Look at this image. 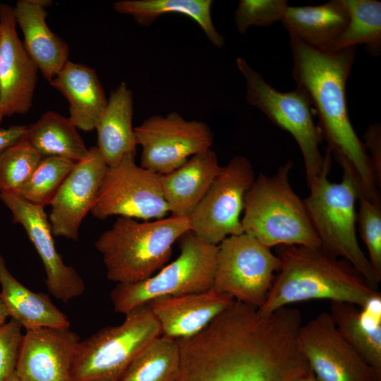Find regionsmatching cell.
Here are the masks:
<instances>
[{"mask_svg": "<svg viewBox=\"0 0 381 381\" xmlns=\"http://www.w3.org/2000/svg\"><path fill=\"white\" fill-rule=\"evenodd\" d=\"M301 312L263 315L234 301L198 334L176 339V381H294L310 370L299 343Z\"/></svg>", "mask_w": 381, "mask_h": 381, "instance_id": "cell-1", "label": "cell"}, {"mask_svg": "<svg viewBox=\"0 0 381 381\" xmlns=\"http://www.w3.org/2000/svg\"><path fill=\"white\" fill-rule=\"evenodd\" d=\"M294 66L292 77L316 109L318 128L327 150L351 171L360 196L380 201L379 183L366 147L350 121L346 84L356 56V47L337 52L310 46L289 34ZM380 186V185H379Z\"/></svg>", "mask_w": 381, "mask_h": 381, "instance_id": "cell-2", "label": "cell"}, {"mask_svg": "<svg viewBox=\"0 0 381 381\" xmlns=\"http://www.w3.org/2000/svg\"><path fill=\"white\" fill-rule=\"evenodd\" d=\"M281 267L264 304L263 315L297 302L328 299L363 306L378 291L348 261L321 248L278 246Z\"/></svg>", "mask_w": 381, "mask_h": 381, "instance_id": "cell-3", "label": "cell"}, {"mask_svg": "<svg viewBox=\"0 0 381 381\" xmlns=\"http://www.w3.org/2000/svg\"><path fill=\"white\" fill-rule=\"evenodd\" d=\"M190 230L189 218L170 216L139 222L119 217L95 242L107 277L119 283L144 280L169 260L174 243Z\"/></svg>", "mask_w": 381, "mask_h": 381, "instance_id": "cell-4", "label": "cell"}, {"mask_svg": "<svg viewBox=\"0 0 381 381\" xmlns=\"http://www.w3.org/2000/svg\"><path fill=\"white\" fill-rule=\"evenodd\" d=\"M293 165L288 161L273 176L260 174L255 177L245 195L243 232L269 248L282 245L320 248L303 201L291 186Z\"/></svg>", "mask_w": 381, "mask_h": 381, "instance_id": "cell-5", "label": "cell"}, {"mask_svg": "<svg viewBox=\"0 0 381 381\" xmlns=\"http://www.w3.org/2000/svg\"><path fill=\"white\" fill-rule=\"evenodd\" d=\"M332 154L326 150L322 169L309 186L303 203L320 241L328 255L348 261L368 282L377 289L378 283L368 258L361 250L356 233V203L360 196L351 169L346 165L340 183H331L328 174Z\"/></svg>", "mask_w": 381, "mask_h": 381, "instance_id": "cell-6", "label": "cell"}, {"mask_svg": "<svg viewBox=\"0 0 381 381\" xmlns=\"http://www.w3.org/2000/svg\"><path fill=\"white\" fill-rule=\"evenodd\" d=\"M125 315L121 325L104 327L80 341L71 381H119L136 355L162 334L147 303Z\"/></svg>", "mask_w": 381, "mask_h": 381, "instance_id": "cell-7", "label": "cell"}, {"mask_svg": "<svg viewBox=\"0 0 381 381\" xmlns=\"http://www.w3.org/2000/svg\"><path fill=\"white\" fill-rule=\"evenodd\" d=\"M177 241L180 255L158 273L142 281L116 284L110 294L115 311L126 314L155 298L213 287L217 246L202 241L190 230Z\"/></svg>", "mask_w": 381, "mask_h": 381, "instance_id": "cell-8", "label": "cell"}, {"mask_svg": "<svg viewBox=\"0 0 381 381\" xmlns=\"http://www.w3.org/2000/svg\"><path fill=\"white\" fill-rule=\"evenodd\" d=\"M236 66L246 83V102L259 109L272 122L288 131L301 151L309 187L320 174L325 163L319 145L322 135L313 119L311 102L300 87L290 92H280L253 70L243 57L236 60Z\"/></svg>", "mask_w": 381, "mask_h": 381, "instance_id": "cell-9", "label": "cell"}, {"mask_svg": "<svg viewBox=\"0 0 381 381\" xmlns=\"http://www.w3.org/2000/svg\"><path fill=\"white\" fill-rule=\"evenodd\" d=\"M270 248L246 233L224 238L217 245L213 288L260 308L281 267Z\"/></svg>", "mask_w": 381, "mask_h": 381, "instance_id": "cell-10", "label": "cell"}, {"mask_svg": "<svg viewBox=\"0 0 381 381\" xmlns=\"http://www.w3.org/2000/svg\"><path fill=\"white\" fill-rule=\"evenodd\" d=\"M255 179L250 161L236 155L222 167L189 217L190 231L202 241L218 245L243 232L240 218L245 195Z\"/></svg>", "mask_w": 381, "mask_h": 381, "instance_id": "cell-11", "label": "cell"}, {"mask_svg": "<svg viewBox=\"0 0 381 381\" xmlns=\"http://www.w3.org/2000/svg\"><path fill=\"white\" fill-rule=\"evenodd\" d=\"M134 134L137 145L142 147L140 166L159 175L210 149L214 140L205 122L187 120L176 111L150 116L134 127Z\"/></svg>", "mask_w": 381, "mask_h": 381, "instance_id": "cell-12", "label": "cell"}, {"mask_svg": "<svg viewBox=\"0 0 381 381\" xmlns=\"http://www.w3.org/2000/svg\"><path fill=\"white\" fill-rule=\"evenodd\" d=\"M135 155H126L108 167L90 211L99 219L113 215L148 220L169 212L159 175L138 166Z\"/></svg>", "mask_w": 381, "mask_h": 381, "instance_id": "cell-13", "label": "cell"}, {"mask_svg": "<svg viewBox=\"0 0 381 381\" xmlns=\"http://www.w3.org/2000/svg\"><path fill=\"white\" fill-rule=\"evenodd\" d=\"M301 350L318 381H375L370 367L322 312L299 331Z\"/></svg>", "mask_w": 381, "mask_h": 381, "instance_id": "cell-14", "label": "cell"}, {"mask_svg": "<svg viewBox=\"0 0 381 381\" xmlns=\"http://www.w3.org/2000/svg\"><path fill=\"white\" fill-rule=\"evenodd\" d=\"M0 200L10 210L13 222L23 227L37 250L44 267L49 292L64 303L81 296L85 289L84 281L72 266L65 264L57 251L44 207L13 193H0Z\"/></svg>", "mask_w": 381, "mask_h": 381, "instance_id": "cell-15", "label": "cell"}, {"mask_svg": "<svg viewBox=\"0 0 381 381\" xmlns=\"http://www.w3.org/2000/svg\"><path fill=\"white\" fill-rule=\"evenodd\" d=\"M107 168L97 146L75 163L50 204L54 236L78 241L80 226L93 207Z\"/></svg>", "mask_w": 381, "mask_h": 381, "instance_id": "cell-16", "label": "cell"}, {"mask_svg": "<svg viewBox=\"0 0 381 381\" xmlns=\"http://www.w3.org/2000/svg\"><path fill=\"white\" fill-rule=\"evenodd\" d=\"M13 7L0 3V109L4 116L29 111L37 83L38 68L16 30Z\"/></svg>", "mask_w": 381, "mask_h": 381, "instance_id": "cell-17", "label": "cell"}, {"mask_svg": "<svg viewBox=\"0 0 381 381\" xmlns=\"http://www.w3.org/2000/svg\"><path fill=\"white\" fill-rule=\"evenodd\" d=\"M69 327H42L23 334L16 375L24 381H71L80 343Z\"/></svg>", "mask_w": 381, "mask_h": 381, "instance_id": "cell-18", "label": "cell"}, {"mask_svg": "<svg viewBox=\"0 0 381 381\" xmlns=\"http://www.w3.org/2000/svg\"><path fill=\"white\" fill-rule=\"evenodd\" d=\"M234 301L212 287L199 293L155 298L147 304L159 324L162 335L179 339L198 334Z\"/></svg>", "mask_w": 381, "mask_h": 381, "instance_id": "cell-19", "label": "cell"}, {"mask_svg": "<svg viewBox=\"0 0 381 381\" xmlns=\"http://www.w3.org/2000/svg\"><path fill=\"white\" fill-rule=\"evenodd\" d=\"M49 0H20L13 8L16 24L23 35V44L38 70L49 83L68 61L67 43L46 23Z\"/></svg>", "mask_w": 381, "mask_h": 381, "instance_id": "cell-20", "label": "cell"}, {"mask_svg": "<svg viewBox=\"0 0 381 381\" xmlns=\"http://www.w3.org/2000/svg\"><path fill=\"white\" fill-rule=\"evenodd\" d=\"M347 302L331 301L329 315L341 336L381 381V294L377 292L360 308Z\"/></svg>", "mask_w": 381, "mask_h": 381, "instance_id": "cell-21", "label": "cell"}, {"mask_svg": "<svg viewBox=\"0 0 381 381\" xmlns=\"http://www.w3.org/2000/svg\"><path fill=\"white\" fill-rule=\"evenodd\" d=\"M222 167L211 148L194 155L176 169L159 175V182L171 216L189 218Z\"/></svg>", "mask_w": 381, "mask_h": 381, "instance_id": "cell-22", "label": "cell"}, {"mask_svg": "<svg viewBox=\"0 0 381 381\" xmlns=\"http://www.w3.org/2000/svg\"><path fill=\"white\" fill-rule=\"evenodd\" d=\"M49 84L66 98L68 119L77 128L95 129L108 99L92 68L68 60Z\"/></svg>", "mask_w": 381, "mask_h": 381, "instance_id": "cell-23", "label": "cell"}, {"mask_svg": "<svg viewBox=\"0 0 381 381\" xmlns=\"http://www.w3.org/2000/svg\"><path fill=\"white\" fill-rule=\"evenodd\" d=\"M133 114V92L121 82L111 92L95 126L96 146L108 167L116 164L126 155H136Z\"/></svg>", "mask_w": 381, "mask_h": 381, "instance_id": "cell-24", "label": "cell"}, {"mask_svg": "<svg viewBox=\"0 0 381 381\" xmlns=\"http://www.w3.org/2000/svg\"><path fill=\"white\" fill-rule=\"evenodd\" d=\"M0 296L8 317L26 331L42 327H70L67 316L52 301L49 294L35 292L10 272L0 253Z\"/></svg>", "mask_w": 381, "mask_h": 381, "instance_id": "cell-25", "label": "cell"}, {"mask_svg": "<svg viewBox=\"0 0 381 381\" xmlns=\"http://www.w3.org/2000/svg\"><path fill=\"white\" fill-rule=\"evenodd\" d=\"M349 19L345 0H332L319 6H288L281 21L289 34L323 49L344 30Z\"/></svg>", "mask_w": 381, "mask_h": 381, "instance_id": "cell-26", "label": "cell"}, {"mask_svg": "<svg viewBox=\"0 0 381 381\" xmlns=\"http://www.w3.org/2000/svg\"><path fill=\"white\" fill-rule=\"evenodd\" d=\"M212 0H120L113 9L132 17L139 25L148 27L160 16L171 13L191 18L217 48L224 44V37L214 25L211 17Z\"/></svg>", "mask_w": 381, "mask_h": 381, "instance_id": "cell-27", "label": "cell"}, {"mask_svg": "<svg viewBox=\"0 0 381 381\" xmlns=\"http://www.w3.org/2000/svg\"><path fill=\"white\" fill-rule=\"evenodd\" d=\"M25 140L42 157L56 156L75 162L84 159L88 149L68 117L47 111L27 126Z\"/></svg>", "mask_w": 381, "mask_h": 381, "instance_id": "cell-28", "label": "cell"}, {"mask_svg": "<svg viewBox=\"0 0 381 381\" xmlns=\"http://www.w3.org/2000/svg\"><path fill=\"white\" fill-rule=\"evenodd\" d=\"M349 19L344 30L323 48L337 52L363 44L367 52L378 56L381 52V2L376 0H345Z\"/></svg>", "mask_w": 381, "mask_h": 381, "instance_id": "cell-29", "label": "cell"}, {"mask_svg": "<svg viewBox=\"0 0 381 381\" xmlns=\"http://www.w3.org/2000/svg\"><path fill=\"white\" fill-rule=\"evenodd\" d=\"M180 363L177 340L161 334L136 355L119 381H176Z\"/></svg>", "mask_w": 381, "mask_h": 381, "instance_id": "cell-30", "label": "cell"}, {"mask_svg": "<svg viewBox=\"0 0 381 381\" xmlns=\"http://www.w3.org/2000/svg\"><path fill=\"white\" fill-rule=\"evenodd\" d=\"M75 163L61 157H42L28 181L15 194L37 206L50 205Z\"/></svg>", "mask_w": 381, "mask_h": 381, "instance_id": "cell-31", "label": "cell"}, {"mask_svg": "<svg viewBox=\"0 0 381 381\" xmlns=\"http://www.w3.org/2000/svg\"><path fill=\"white\" fill-rule=\"evenodd\" d=\"M42 157L25 136L0 155V193L15 194L30 179Z\"/></svg>", "mask_w": 381, "mask_h": 381, "instance_id": "cell-32", "label": "cell"}, {"mask_svg": "<svg viewBox=\"0 0 381 381\" xmlns=\"http://www.w3.org/2000/svg\"><path fill=\"white\" fill-rule=\"evenodd\" d=\"M357 220L361 236L368 252L375 279L381 280V202H372L360 196Z\"/></svg>", "mask_w": 381, "mask_h": 381, "instance_id": "cell-33", "label": "cell"}, {"mask_svg": "<svg viewBox=\"0 0 381 381\" xmlns=\"http://www.w3.org/2000/svg\"><path fill=\"white\" fill-rule=\"evenodd\" d=\"M286 0H241L234 13L236 27L243 35L251 26L267 27L281 20Z\"/></svg>", "mask_w": 381, "mask_h": 381, "instance_id": "cell-34", "label": "cell"}, {"mask_svg": "<svg viewBox=\"0 0 381 381\" xmlns=\"http://www.w3.org/2000/svg\"><path fill=\"white\" fill-rule=\"evenodd\" d=\"M23 327L11 319L0 326V381L16 372L23 334Z\"/></svg>", "mask_w": 381, "mask_h": 381, "instance_id": "cell-35", "label": "cell"}, {"mask_svg": "<svg viewBox=\"0 0 381 381\" xmlns=\"http://www.w3.org/2000/svg\"><path fill=\"white\" fill-rule=\"evenodd\" d=\"M380 125L374 123L369 126L364 135V143L370 153V157L374 174L380 186L381 181V131Z\"/></svg>", "mask_w": 381, "mask_h": 381, "instance_id": "cell-36", "label": "cell"}, {"mask_svg": "<svg viewBox=\"0 0 381 381\" xmlns=\"http://www.w3.org/2000/svg\"><path fill=\"white\" fill-rule=\"evenodd\" d=\"M26 128L27 126L0 128V155L25 136Z\"/></svg>", "mask_w": 381, "mask_h": 381, "instance_id": "cell-37", "label": "cell"}, {"mask_svg": "<svg viewBox=\"0 0 381 381\" xmlns=\"http://www.w3.org/2000/svg\"><path fill=\"white\" fill-rule=\"evenodd\" d=\"M8 317L7 310L0 296V326L6 322Z\"/></svg>", "mask_w": 381, "mask_h": 381, "instance_id": "cell-38", "label": "cell"}, {"mask_svg": "<svg viewBox=\"0 0 381 381\" xmlns=\"http://www.w3.org/2000/svg\"><path fill=\"white\" fill-rule=\"evenodd\" d=\"M294 381H318V380L315 376L314 373L310 370L307 373L298 377Z\"/></svg>", "mask_w": 381, "mask_h": 381, "instance_id": "cell-39", "label": "cell"}, {"mask_svg": "<svg viewBox=\"0 0 381 381\" xmlns=\"http://www.w3.org/2000/svg\"><path fill=\"white\" fill-rule=\"evenodd\" d=\"M7 381H24L21 380L16 373V372L9 377Z\"/></svg>", "mask_w": 381, "mask_h": 381, "instance_id": "cell-40", "label": "cell"}, {"mask_svg": "<svg viewBox=\"0 0 381 381\" xmlns=\"http://www.w3.org/2000/svg\"><path fill=\"white\" fill-rule=\"evenodd\" d=\"M4 117V116L2 112H1V109H0V123H1V121H2V119H3Z\"/></svg>", "mask_w": 381, "mask_h": 381, "instance_id": "cell-41", "label": "cell"}, {"mask_svg": "<svg viewBox=\"0 0 381 381\" xmlns=\"http://www.w3.org/2000/svg\"><path fill=\"white\" fill-rule=\"evenodd\" d=\"M0 41H1V30H0Z\"/></svg>", "mask_w": 381, "mask_h": 381, "instance_id": "cell-42", "label": "cell"}]
</instances>
